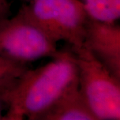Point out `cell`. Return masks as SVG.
Instances as JSON below:
<instances>
[{"label":"cell","mask_w":120,"mask_h":120,"mask_svg":"<svg viewBox=\"0 0 120 120\" xmlns=\"http://www.w3.org/2000/svg\"><path fill=\"white\" fill-rule=\"evenodd\" d=\"M78 85V69L72 50L59 51L52 61L35 69H27L4 93L8 108L4 120H39L56 101Z\"/></svg>","instance_id":"cell-1"},{"label":"cell","mask_w":120,"mask_h":120,"mask_svg":"<svg viewBox=\"0 0 120 120\" xmlns=\"http://www.w3.org/2000/svg\"><path fill=\"white\" fill-rule=\"evenodd\" d=\"M19 9L56 43L64 41L72 50L83 46L89 17L82 0H33Z\"/></svg>","instance_id":"cell-2"},{"label":"cell","mask_w":120,"mask_h":120,"mask_svg":"<svg viewBox=\"0 0 120 120\" xmlns=\"http://www.w3.org/2000/svg\"><path fill=\"white\" fill-rule=\"evenodd\" d=\"M72 51L77 61L79 90L97 120H120V79L84 47Z\"/></svg>","instance_id":"cell-3"},{"label":"cell","mask_w":120,"mask_h":120,"mask_svg":"<svg viewBox=\"0 0 120 120\" xmlns=\"http://www.w3.org/2000/svg\"><path fill=\"white\" fill-rule=\"evenodd\" d=\"M59 52L57 43L19 9L0 22V56L27 64Z\"/></svg>","instance_id":"cell-4"},{"label":"cell","mask_w":120,"mask_h":120,"mask_svg":"<svg viewBox=\"0 0 120 120\" xmlns=\"http://www.w3.org/2000/svg\"><path fill=\"white\" fill-rule=\"evenodd\" d=\"M83 47L120 79V27L88 18Z\"/></svg>","instance_id":"cell-5"},{"label":"cell","mask_w":120,"mask_h":120,"mask_svg":"<svg viewBox=\"0 0 120 120\" xmlns=\"http://www.w3.org/2000/svg\"><path fill=\"white\" fill-rule=\"evenodd\" d=\"M39 120H97L79 90L78 85L66 91Z\"/></svg>","instance_id":"cell-6"},{"label":"cell","mask_w":120,"mask_h":120,"mask_svg":"<svg viewBox=\"0 0 120 120\" xmlns=\"http://www.w3.org/2000/svg\"><path fill=\"white\" fill-rule=\"evenodd\" d=\"M89 18L116 23L120 18V0H82Z\"/></svg>","instance_id":"cell-7"},{"label":"cell","mask_w":120,"mask_h":120,"mask_svg":"<svg viewBox=\"0 0 120 120\" xmlns=\"http://www.w3.org/2000/svg\"><path fill=\"white\" fill-rule=\"evenodd\" d=\"M27 69V64L0 56V91L5 93L11 90Z\"/></svg>","instance_id":"cell-8"},{"label":"cell","mask_w":120,"mask_h":120,"mask_svg":"<svg viewBox=\"0 0 120 120\" xmlns=\"http://www.w3.org/2000/svg\"><path fill=\"white\" fill-rule=\"evenodd\" d=\"M11 15V5L8 0H0V22Z\"/></svg>","instance_id":"cell-9"},{"label":"cell","mask_w":120,"mask_h":120,"mask_svg":"<svg viewBox=\"0 0 120 120\" xmlns=\"http://www.w3.org/2000/svg\"><path fill=\"white\" fill-rule=\"evenodd\" d=\"M8 105L7 101H5L4 96V93L0 91V120H4V111L8 110Z\"/></svg>","instance_id":"cell-10"},{"label":"cell","mask_w":120,"mask_h":120,"mask_svg":"<svg viewBox=\"0 0 120 120\" xmlns=\"http://www.w3.org/2000/svg\"><path fill=\"white\" fill-rule=\"evenodd\" d=\"M25 2H29V1H33V0H22Z\"/></svg>","instance_id":"cell-11"}]
</instances>
